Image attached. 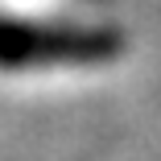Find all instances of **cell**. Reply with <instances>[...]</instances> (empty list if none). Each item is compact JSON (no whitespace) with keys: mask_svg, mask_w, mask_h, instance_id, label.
Listing matches in <instances>:
<instances>
[{"mask_svg":"<svg viewBox=\"0 0 161 161\" xmlns=\"http://www.w3.org/2000/svg\"><path fill=\"white\" fill-rule=\"evenodd\" d=\"M103 54H108V42L95 29L0 21V66H46V62H62V58L83 62Z\"/></svg>","mask_w":161,"mask_h":161,"instance_id":"6da1fadb","label":"cell"}]
</instances>
